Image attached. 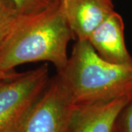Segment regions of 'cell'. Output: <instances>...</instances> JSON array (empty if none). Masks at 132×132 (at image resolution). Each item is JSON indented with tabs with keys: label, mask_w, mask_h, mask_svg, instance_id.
Returning a JSON list of instances; mask_svg holds the SVG:
<instances>
[{
	"label": "cell",
	"mask_w": 132,
	"mask_h": 132,
	"mask_svg": "<svg viewBox=\"0 0 132 132\" xmlns=\"http://www.w3.org/2000/svg\"><path fill=\"white\" fill-rule=\"evenodd\" d=\"M73 38L62 5L40 14L22 15L0 44V78L17 66L38 62L52 63L60 72L68 60V45Z\"/></svg>",
	"instance_id": "cell-1"
},
{
	"label": "cell",
	"mask_w": 132,
	"mask_h": 132,
	"mask_svg": "<svg viewBox=\"0 0 132 132\" xmlns=\"http://www.w3.org/2000/svg\"><path fill=\"white\" fill-rule=\"evenodd\" d=\"M60 76L73 105L107 102L132 90V62L102 59L88 40H76Z\"/></svg>",
	"instance_id": "cell-2"
},
{
	"label": "cell",
	"mask_w": 132,
	"mask_h": 132,
	"mask_svg": "<svg viewBox=\"0 0 132 132\" xmlns=\"http://www.w3.org/2000/svg\"><path fill=\"white\" fill-rule=\"evenodd\" d=\"M48 63L24 73L0 78V132H18L33 104L46 87Z\"/></svg>",
	"instance_id": "cell-3"
},
{
	"label": "cell",
	"mask_w": 132,
	"mask_h": 132,
	"mask_svg": "<svg viewBox=\"0 0 132 132\" xmlns=\"http://www.w3.org/2000/svg\"><path fill=\"white\" fill-rule=\"evenodd\" d=\"M73 108L60 76H53L18 132H68Z\"/></svg>",
	"instance_id": "cell-4"
},
{
	"label": "cell",
	"mask_w": 132,
	"mask_h": 132,
	"mask_svg": "<svg viewBox=\"0 0 132 132\" xmlns=\"http://www.w3.org/2000/svg\"><path fill=\"white\" fill-rule=\"evenodd\" d=\"M131 96L132 90L107 102L73 105L68 132H112L118 114Z\"/></svg>",
	"instance_id": "cell-5"
},
{
	"label": "cell",
	"mask_w": 132,
	"mask_h": 132,
	"mask_svg": "<svg viewBox=\"0 0 132 132\" xmlns=\"http://www.w3.org/2000/svg\"><path fill=\"white\" fill-rule=\"evenodd\" d=\"M66 19L76 40H87L114 11L112 0H63Z\"/></svg>",
	"instance_id": "cell-6"
},
{
	"label": "cell",
	"mask_w": 132,
	"mask_h": 132,
	"mask_svg": "<svg viewBox=\"0 0 132 132\" xmlns=\"http://www.w3.org/2000/svg\"><path fill=\"white\" fill-rule=\"evenodd\" d=\"M87 40L99 57L106 61L114 64L132 62L125 42L123 18L115 11L95 29Z\"/></svg>",
	"instance_id": "cell-7"
},
{
	"label": "cell",
	"mask_w": 132,
	"mask_h": 132,
	"mask_svg": "<svg viewBox=\"0 0 132 132\" xmlns=\"http://www.w3.org/2000/svg\"><path fill=\"white\" fill-rule=\"evenodd\" d=\"M20 14L31 16L57 9L63 4V0H10Z\"/></svg>",
	"instance_id": "cell-8"
},
{
	"label": "cell",
	"mask_w": 132,
	"mask_h": 132,
	"mask_svg": "<svg viewBox=\"0 0 132 132\" xmlns=\"http://www.w3.org/2000/svg\"><path fill=\"white\" fill-rule=\"evenodd\" d=\"M21 16L10 0H0V44L13 31Z\"/></svg>",
	"instance_id": "cell-9"
},
{
	"label": "cell",
	"mask_w": 132,
	"mask_h": 132,
	"mask_svg": "<svg viewBox=\"0 0 132 132\" xmlns=\"http://www.w3.org/2000/svg\"><path fill=\"white\" fill-rule=\"evenodd\" d=\"M112 132H132V96L118 114Z\"/></svg>",
	"instance_id": "cell-10"
}]
</instances>
